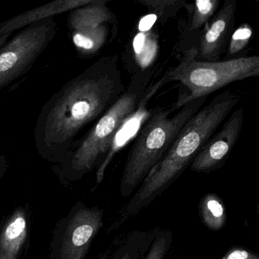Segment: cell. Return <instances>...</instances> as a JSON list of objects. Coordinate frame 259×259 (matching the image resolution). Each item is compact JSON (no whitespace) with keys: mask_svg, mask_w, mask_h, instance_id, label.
I'll return each mask as SVG.
<instances>
[{"mask_svg":"<svg viewBox=\"0 0 259 259\" xmlns=\"http://www.w3.org/2000/svg\"><path fill=\"white\" fill-rule=\"evenodd\" d=\"M125 89L118 56L101 57L45 103L34 128L37 151L46 158L67 157L81 132L96 122Z\"/></svg>","mask_w":259,"mask_h":259,"instance_id":"obj_1","label":"cell"},{"mask_svg":"<svg viewBox=\"0 0 259 259\" xmlns=\"http://www.w3.org/2000/svg\"><path fill=\"white\" fill-rule=\"evenodd\" d=\"M240 99L236 92L224 91L199 109L183 125L163 158L143 180L124 210L121 221L149 204L180 177Z\"/></svg>","mask_w":259,"mask_h":259,"instance_id":"obj_2","label":"cell"},{"mask_svg":"<svg viewBox=\"0 0 259 259\" xmlns=\"http://www.w3.org/2000/svg\"><path fill=\"white\" fill-rule=\"evenodd\" d=\"M153 74L154 69L150 68L137 72L119 99L79 139L67 157L72 172L82 174L91 170L110 151L122 125L159 90L156 84L150 86Z\"/></svg>","mask_w":259,"mask_h":259,"instance_id":"obj_3","label":"cell"},{"mask_svg":"<svg viewBox=\"0 0 259 259\" xmlns=\"http://www.w3.org/2000/svg\"><path fill=\"white\" fill-rule=\"evenodd\" d=\"M207 98L179 109L158 108L151 113L128 153L120 181L121 195L128 198L163 158L183 125L204 105Z\"/></svg>","mask_w":259,"mask_h":259,"instance_id":"obj_4","label":"cell"},{"mask_svg":"<svg viewBox=\"0 0 259 259\" xmlns=\"http://www.w3.org/2000/svg\"><path fill=\"white\" fill-rule=\"evenodd\" d=\"M258 75L257 56L223 61H204L197 59L196 48H193L186 51L181 62L159 81L161 87L167 83L178 81L186 89L185 92H180L177 102L172 107L177 110L195 100L207 98L231 83Z\"/></svg>","mask_w":259,"mask_h":259,"instance_id":"obj_5","label":"cell"},{"mask_svg":"<svg viewBox=\"0 0 259 259\" xmlns=\"http://www.w3.org/2000/svg\"><path fill=\"white\" fill-rule=\"evenodd\" d=\"M57 32L55 19L48 18L24 28L0 48V92L29 72Z\"/></svg>","mask_w":259,"mask_h":259,"instance_id":"obj_6","label":"cell"},{"mask_svg":"<svg viewBox=\"0 0 259 259\" xmlns=\"http://www.w3.org/2000/svg\"><path fill=\"white\" fill-rule=\"evenodd\" d=\"M244 120V110L237 109L205 142L190 164L191 170L210 172L221 167L234 148Z\"/></svg>","mask_w":259,"mask_h":259,"instance_id":"obj_7","label":"cell"},{"mask_svg":"<svg viewBox=\"0 0 259 259\" xmlns=\"http://www.w3.org/2000/svg\"><path fill=\"white\" fill-rule=\"evenodd\" d=\"M236 2L225 0L219 11L205 25L196 48V57L204 61H219L227 49L230 37L234 31Z\"/></svg>","mask_w":259,"mask_h":259,"instance_id":"obj_8","label":"cell"},{"mask_svg":"<svg viewBox=\"0 0 259 259\" xmlns=\"http://www.w3.org/2000/svg\"><path fill=\"white\" fill-rule=\"evenodd\" d=\"M103 225V210L98 207L75 212L65 232L60 259H83L92 239Z\"/></svg>","mask_w":259,"mask_h":259,"instance_id":"obj_9","label":"cell"},{"mask_svg":"<svg viewBox=\"0 0 259 259\" xmlns=\"http://www.w3.org/2000/svg\"><path fill=\"white\" fill-rule=\"evenodd\" d=\"M93 0H57L18 15L0 23V37L26 28L35 22L57 15L69 13L75 9L92 4Z\"/></svg>","mask_w":259,"mask_h":259,"instance_id":"obj_10","label":"cell"},{"mask_svg":"<svg viewBox=\"0 0 259 259\" xmlns=\"http://www.w3.org/2000/svg\"><path fill=\"white\" fill-rule=\"evenodd\" d=\"M105 0H93L92 4L69 12L67 25L72 32L93 29L116 22V17Z\"/></svg>","mask_w":259,"mask_h":259,"instance_id":"obj_11","label":"cell"},{"mask_svg":"<svg viewBox=\"0 0 259 259\" xmlns=\"http://www.w3.org/2000/svg\"><path fill=\"white\" fill-rule=\"evenodd\" d=\"M26 236V214L18 209L0 233V259H17Z\"/></svg>","mask_w":259,"mask_h":259,"instance_id":"obj_12","label":"cell"},{"mask_svg":"<svg viewBox=\"0 0 259 259\" xmlns=\"http://www.w3.org/2000/svg\"><path fill=\"white\" fill-rule=\"evenodd\" d=\"M72 39L78 56L82 58L95 56L105 45L110 34L107 25L93 29L74 31Z\"/></svg>","mask_w":259,"mask_h":259,"instance_id":"obj_13","label":"cell"},{"mask_svg":"<svg viewBox=\"0 0 259 259\" xmlns=\"http://www.w3.org/2000/svg\"><path fill=\"white\" fill-rule=\"evenodd\" d=\"M200 215L206 227L211 230H219L226 222V209L219 197L208 194L200 203Z\"/></svg>","mask_w":259,"mask_h":259,"instance_id":"obj_14","label":"cell"},{"mask_svg":"<svg viewBox=\"0 0 259 259\" xmlns=\"http://www.w3.org/2000/svg\"><path fill=\"white\" fill-rule=\"evenodd\" d=\"M189 31H198L205 26L218 11L219 0H197L193 3Z\"/></svg>","mask_w":259,"mask_h":259,"instance_id":"obj_15","label":"cell"},{"mask_svg":"<svg viewBox=\"0 0 259 259\" xmlns=\"http://www.w3.org/2000/svg\"><path fill=\"white\" fill-rule=\"evenodd\" d=\"M252 35V28L248 24H242L234 30L227 46L226 60L238 58L237 56L248 46Z\"/></svg>","mask_w":259,"mask_h":259,"instance_id":"obj_16","label":"cell"},{"mask_svg":"<svg viewBox=\"0 0 259 259\" xmlns=\"http://www.w3.org/2000/svg\"><path fill=\"white\" fill-rule=\"evenodd\" d=\"M139 4L145 6L156 15L160 23L164 24L170 16H176L177 12L186 6V2L180 0H156V1H139Z\"/></svg>","mask_w":259,"mask_h":259,"instance_id":"obj_17","label":"cell"},{"mask_svg":"<svg viewBox=\"0 0 259 259\" xmlns=\"http://www.w3.org/2000/svg\"><path fill=\"white\" fill-rule=\"evenodd\" d=\"M168 247L167 238L166 236H159L154 239L145 259H163Z\"/></svg>","mask_w":259,"mask_h":259,"instance_id":"obj_18","label":"cell"},{"mask_svg":"<svg viewBox=\"0 0 259 259\" xmlns=\"http://www.w3.org/2000/svg\"><path fill=\"white\" fill-rule=\"evenodd\" d=\"M221 259H259V257L244 248H233Z\"/></svg>","mask_w":259,"mask_h":259,"instance_id":"obj_19","label":"cell"},{"mask_svg":"<svg viewBox=\"0 0 259 259\" xmlns=\"http://www.w3.org/2000/svg\"><path fill=\"white\" fill-rule=\"evenodd\" d=\"M7 166L8 163H7V157L5 155H0V179L2 178L3 175L7 170Z\"/></svg>","mask_w":259,"mask_h":259,"instance_id":"obj_20","label":"cell"},{"mask_svg":"<svg viewBox=\"0 0 259 259\" xmlns=\"http://www.w3.org/2000/svg\"><path fill=\"white\" fill-rule=\"evenodd\" d=\"M11 35V34H7L0 37V48H1V47L4 46V45H5L6 43H7V40H8V39L10 38V37Z\"/></svg>","mask_w":259,"mask_h":259,"instance_id":"obj_21","label":"cell"},{"mask_svg":"<svg viewBox=\"0 0 259 259\" xmlns=\"http://www.w3.org/2000/svg\"><path fill=\"white\" fill-rule=\"evenodd\" d=\"M122 259H130V254H124L123 257H122Z\"/></svg>","mask_w":259,"mask_h":259,"instance_id":"obj_22","label":"cell"}]
</instances>
